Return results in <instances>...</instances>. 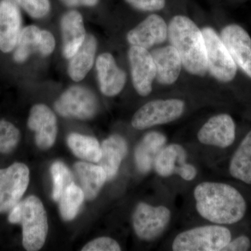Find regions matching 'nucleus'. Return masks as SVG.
<instances>
[{
    "label": "nucleus",
    "mask_w": 251,
    "mask_h": 251,
    "mask_svg": "<svg viewBox=\"0 0 251 251\" xmlns=\"http://www.w3.org/2000/svg\"><path fill=\"white\" fill-rule=\"evenodd\" d=\"M193 196L198 214L214 224H237L247 213V202L242 193L226 183H200L195 188Z\"/></svg>",
    "instance_id": "nucleus-1"
},
{
    "label": "nucleus",
    "mask_w": 251,
    "mask_h": 251,
    "mask_svg": "<svg viewBox=\"0 0 251 251\" xmlns=\"http://www.w3.org/2000/svg\"><path fill=\"white\" fill-rule=\"evenodd\" d=\"M168 37L177 51L182 66L190 74L204 76L207 72L206 48L202 31L192 20L184 16L172 18Z\"/></svg>",
    "instance_id": "nucleus-2"
},
{
    "label": "nucleus",
    "mask_w": 251,
    "mask_h": 251,
    "mask_svg": "<svg viewBox=\"0 0 251 251\" xmlns=\"http://www.w3.org/2000/svg\"><path fill=\"white\" fill-rule=\"evenodd\" d=\"M9 223L21 224L23 245L28 251L40 250L49 232L47 213L39 198L30 196L20 201L10 211Z\"/></svg>",
    "instance_id": "nucleus-3"
},
{
    "label": "nucleus",
    "mask_w": 251,
    "mask_h": 251,
    "mask_svg": "<svg viewBox=\"0 0 251 251\" xmlns=\"http://www.w3.org/2000/svg\"><path fill=\"white\" fill-rule=\"evenodd\" d=\"M232 240V234L221 225L200 226L176 235L172 244L175 251H221Z\"/></svg>",
    "instance_id": "nucleus-4"
},
{
    "label": "nucleus",
    "mask_w": 251,
    "mask_h": 251,
    "mask_svg": "<svg viewBox=\"0 0 251 251\" xmlns=\"http://www.w3.org/2000/svg\"><path fill=\"white\" fill-rule=\"evenodd\" d=\"M201 31L205 44L207 72L220 82H230L237 72L233 59L213 28L204 27Z\"/></svg>",
    "instance_id": "nucleus-5"
},
{
    "label": "nucleus",
    "mask_w": 251,
    "mask_h": 251,
    "mask_svg": "<svg viewBox=\"0 0 251 251\" xmlns=\"http://www.w3.org/2000/svg\"><path fill=\"white\" fill-rule=\"evenodd\" d=\"M184 110V101L180 99L151 100L137 110L132 118L131 125L137 130L166 125L179 119Z\"/></svg>",
    "instance_id": "nucleus-6"
},
{
    "label": "nucleus",
    "mask_w": 251,
    "mask_h": 251,
    "mask_svg": "<svg viewBox=\"0 0 251 251\" xmlns=\"http://www.w3.org/2000/svg\"><path fill=\"white\" fill-rule=\"evenodd\" d=\"M171 217V211L166 206L140 202L132 216L133 229L142 240L153 241L166 230Z\"/></svg>",
    "instance_id": "nucleus-7"
},
{
    "label": "nucleus",
    "mask_w": 251,
    "mask_h": 251,
    "mask_svg": "<svg viewBox=\"0 0 251 251\" xmlns=\"http://www.w3.org/2000/svg\"><path fill=\"white\" fill-rule=\"evenodd\" d=\"M54 109L62 117L90 120L97 113L98 102L93 92L87 87L72 86L56 100Z\"/></svg>",
    "instance_id": "nucleus-8"
},
{
    "label": "nucleus",
    "mask_w": 251,
    "mask_h": 251,
    "mask_svg": "<svg viewBox=\"0 0 251 251\" xmlns=\"http://www.w3.org/2000/svg\"><path fill=\"white\" fill-rule=\"evenodd\" d=\"M29 182V170L24 163L0 169V214L11 211L21 201Z\"/></svg>",
    "instance_id": "nucleus-9"
},
{
    "label": "nucleus",
    "mask_w": 251,
    "mask_h": 251,
    "mask_svg": "<svg viewBox=\"0 0 251 251\" xmlns=\"http://www.w3.org/2000/svg\"><path fill=\"white\" fill-rule=\"evenodd\" d=\"M187 153L179 144L165 146L158 153L153 163L157 174L162 177L179 175L185 181H193L198 175L196 166L186 162Z\"/></svg>",
    "instance_id": "nucleus-10"
},
{
    "label": "nucleus",
    "mask_w": 251,
    "mask_h": 251,
    "mask_svg": "<svg viewBox=\"0 0 251 251\" xmlns=\"http://www.w3.org/2000/svg\"><path fill=\"white\" fill-rule=\"evenodd\" d=\"M128 56L133 87L140 96L147 97L152 90L156 77L152 56L148 50L133 46L130 48Z\"/></svg>",
    "instance_id": "nucleus-11"
},
{
    "label": "nucleus",
    "mask_w": 251,
    "mask_h": 251,
    "mask_svg": "<svg viewBox=\"0 0 251 251\" xmlns=\"http://www.w3.org/2000/svg\"><path fill=\"white\" fill-rule=\"evenodd\" d=\"M220 37L236 65L251 78V38L247 31L238 25H229Z\"/></svg>",
    "instance_id": "nucleus-12"
},
{
    "label": "nucleus",
    "mask_w": 251,
    "mask_h": 251,
    "mask_svg": "<svg viewBox=\"0 0 251 251\" xmlns=\"http://www.w3.org/2000/svg\"><path fill=\"white\" fill-rule=\"evenodd\" d=\"M235 138V123L227 114L211 117L198 133V139L202 145L222 149L230 147Z\"/></svg>",
    "instance_id": "nucleus-13"
},
{
    "label": "nucleus",
    "mask_w": 251,
    "mask_h": 251,
    "mask_svg": "<svg viewBox=\"0 0 251 251\" xmlns=\"http://www.w3.org/2000/svg\"><path fill=\"white\" fill-rule=\"evenodd\" d=\"M27 126L29 129L35 132L36 144L41 150L50 148L55 143L57 118L47 105L36 104L31 108Z\"/></svg>",
    "instance_id": "nucleus-14"
},
{
    "label": "nucleus",
    "mask_w": 251,
    "mask_h": 251,
    "mask_svg": "<svg viewBox=\"0 0 251 251\" xmlns=\"http://www.w3.org/2000/svg\"><path fill=\"white\" fill-rule=\"evenodd\" d=\"M168 37V26L161 16L151 14L127 34L130 45L149 49L164 42Z\"/></svg>",
    "instance_id": "nucleus-15"
},
{
    "label": "nucleus",
    "mask_w": 251,
    "mask_h": 251,
    "mask_svg": "<svg viewBox=\"0 0 251 251\" xmlns=\"http://www.w3.org/2000/svg\"><path fill=\"white\" fill-rule=\"evenodd\" d=\"M100 92L107 97H115L122 92L126 82V74L117 65L113 56L104 52L96 62Z\"/></svg>",
    "instance_id": "nucleus-16"
},
{
    "label": "nucleus",
    "mask_w": 251,
    "mask_h": 251,
    "mask_svg": "<svg viewBox=\"0 0 251 251\" xmlns=\"http://www.w3.org/2000/svg\"><path fill=\"white\" fill-rule=\"evenodd\" d=\"M21 12L17 5L10 0L0 3V50L8 53L14 50L21 29Z\"/></svg>",
    "instance_id": "nucleus-17"
},
{
    "label": "nucleus",
    "mask_w": 251,
    "mask_h": 251,
    "mask_svg": "<svg viewBox=\"0 0 251 251\" xmlns=\"http://www.w3.org/2000/svg\"><path fill=\"white\" fill-rule=\"evenodd\" d=\"M63 40V54L71 59L80 49L86 38L83 18L78 11L73 10L63 15L60 22Z\"/></svg>",
    "instance_id": "nucleus-18"
},
{
    "label": "nucleus",
    "mask_w": 251,
    "mask_h": 251,
    "mask_svg": "<svg viewBox=\"0 0 251 251\" xmlns=\"http://www.w3.org/2000/svg\"><path fill=\"white\" fill-rule=\"evenodd\" d=\"M156 68V77L160 84L170 85L177 80L182 63L179 53L173 46L153 50L151 52Z\"/></svg>",
    "instance_id": "nucleus-19"
},
{
    "label": "nucleus",
    "mask_w": 251,
    "mask_h": 251,
    "mask_svg": "<svg viewBox=\"0 0 251 251\" xmlns=\"http://www.w3.org/2000/svg\"><path fill=\"white\" fill-rule=\"evenodd\" d=\"M101 157L99 165L103 168L108 180L115 177L122 161L128 153V145L120 135H112L102 143Z\"/></svg>",
    "instance_id": "nucleus-20"
},
{
    "label": "nucleus",
    "mask_w": 251,
    "mask_h": 251,
    "mask_svg": "<svg viewBox=\"0 0 251 251\" xmlns=\"http://www.w3.org/2000/svg\"><path fill=\"white\" fill-rule=\"evenodd\" d=\"M74 173L86 199L94 200L105 184L107 175L101 166L85 162H77L74 166Z\"/></svg>",
    "instance_id": "nucleus-21"
},
{
    "label": "nucleus",
    "mask_w": 251,
    "mask_h": 251,
    "mask_svg": "<svg viewBox=\"0 0 251 251\" xmlns=\"http://www.w3.org/2000/svg\"><path fill=\"white\" fill-rule=\"evenodd\" d=\"M97 41L92 34L86 36L85 41L69 62L68 74L75 82L83 80L93 67Z\"/></svg>",
    "instance_id": "nucleus-22"
},
{
    "label": "nucleus",
    "mask_w": 251,
    "mask_h": 251,
    "mask_svg": "<svg viewBox=\"0 0 251 251\" xmlns=\"http://www.w3.org/2000/svg\"><path fill=\"white\" fill-rule=\"evenodd\" d=\"M166 137L160 132L147 133L135 150L137 167L141 173H148L153 167L155 159L162 149L166 146Z\"/></svg>",
    "instance_id": "nucleus-23"
},
{
    "label": "nucleus",
    "mask_w": 251,
    "mask_h": 251,
    "mask_svg": "<svg viewBox=\"0 0 251 251\" xmlns=\"http://www.w3.org/2000/svg\"><path fill=\"white\" fill-rule=\"evenodd\" d=\"M229 172L234 179L251 184V130L244 137L231 158Z\"/></svg>",
    "instance_id": "nucleus-24"
},
{
    "label": "nucleus",
    "mask_w": 251,
    "mask_h": 251,
    "mask_svg": "<svg viewBox=\"0 0 251 251\" xmlns=\"http://www.w3.org/2000/svg\"><path fill=\"white\" fill-rule=\"evenodd\" d=\"M67 144L72 152L81 159L99 163L101 157V148L98 140L93 137L72 133L68 136Z\"/></svg>",
    "instance_id": "nucleus-25"
},
{
    "label": "nucleus",
    "mask_w": 251,
    "mask_h": 251,
    "mask_svg": "<svg viewBox=\"0 0 251 251\" xmlns=\"http://www.w3.org/2000/svg\"><path fill=\"white\" fill-rule=\"evenodd\" d=\"M41 33L40 28L35 25L27 26L22 29L15 48V62L21 64L25 62L31 54L38 52Z\"/></svg>",
    "instance_id": "nucleus-26"
},
{
    "label": "nucleus",
    "mask_w": 251,
    "mask_h": 251,
    "mask_svg": "<svg viewBox=\"0 0 251 251\" xmlns=\"http://www.w3.org/2000/svg\"><path fill=\"white\" fill-rule=\"evenodd\" d=\"M85 198L82 188L75 183L68 186L58 201L59 212L64 221H72L76 216Z\"/></svg>",
    "instance_id": "nucleus-27"
},
{
    "label": "nucleus",
    "mask_w": 251,
    "mask_h": 251,
    "mask_svg": "<svg viewBox=\"0 0 251 251\" xmlns=\"http://www.w3.org/2000/svg\"><path fill=\"white\" fill-rule=\"evenodd\" d=\"M50 172L53 179L52 198L58 202L68 186L74 183V178L70 170L61 161L54 162L51 166Z\"/></svg>",
    "instance_id": "nucleus-28"
},
{
    "label": "nucleus",
    "mask_w": 251,
    "mask_h": 251,
    "mask_svg": "<svg viewBox=\"0 0 251 251\" xmlns=\"http://www.w3.org/2000/svg\"><path fill=\"white\" fill-rule=\"evenodd\" d=\"M21 140V132L11 122L0 120V153L14 151Z\"/></svg>",
    "instance_id": "nucleus-29"
},
{
    "label": "nucleus",
    "mask_w": 251,
    "mask_h": 251,
    "mask_svg": "<svg viewBox=\"0 0 251 251\" xmlns=\"http://www.w3.org/2000/svg\"><path fill=\"white\" fill-rule=\"evenodd\" d=\"M31 18L39 19L49 14L50 3L49 0H14Z\"/></svg>",
    "instance_id": "nucleus-30"
},
{
    "label": "nucleus",
    "mask_w": 251,
    "mask_h": 251,
    "mask_svg": "<svg viewBox=\"0 0 251 251\" xmlns=\"http://www.w3.org/2000/svg\"><path fill=\"white\" fill-rule=\"evenodd\" d=\"M121 247L110 237H99L94 239L81 249L82 251H120Z\"/></svg>",
    "instance_id": "nucleus-31"
},
{
    "label": "nucleus",
    "mask_w": 251,
    "mask_h": 251,
    "mask_svg": "<svg viewBox=\"0 0 251 251\" xmlns=\"http://www.w3.org/2000/svg\"><path fill=\"white\" fill-rule=\"evenodd\" d=\"M135 9L143 11H160L164 8L166 0H125Z\"/></svg>",
    "instance_id": "nucleus-32"
},
{
    "label": "nucleus",
    "mask_w": 251,
    "mask_h": 251,
    "mask_svg": "<svg viewBox=\"0 0 251 251\" xmlns=\"http://www.w3.org/2000/svg\"><path fill=\"white\" fill-rule=\"evenodd\" d=\"M55 39L50 31L41 30L38 52L43 56H49L53 52L55 49Z\"/></svg>",
    "instance_id": "nucleus-33"
},
{
    "label": "nucleus",
    "mask_w": 251,
    "mask_h": 251,
    "mask_svg": "<svg viewBox=\"0 0 251 251\" xmlns=\"http://www.w3.org/2000/svg\"><path fill=\"white\" fill-rule=\"evenodd\" d=\"M251 247L250 239L247 236H239L231 240L222 251H246Z\"/></svg>",
    "instance_id": "nucleus-34"
},
{
    "label": "nucleus",
    "mask_w": 251,
    "mask_h": 251,
    "mask_svg": "<svg viewBox=\"0 0 251 251\" xmlns=\"http://www.w3.org/2000/svg\"><path fill=\"white\" fill-rule=\"evenodd\" d=\"M63 4L69 7L76 6H94L98 4L99 0H60Z\"/></svg>",
    "instance_id": "nucleus-35"
}]
</instances>
